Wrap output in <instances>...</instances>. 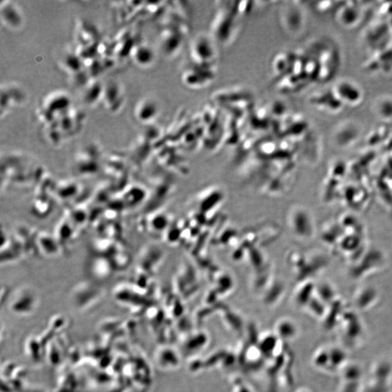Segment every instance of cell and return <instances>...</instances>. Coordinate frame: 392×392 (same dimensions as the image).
I'll use <instances>...</instances> for the list:
<instances>
[{"label": "cell", "mask_w": 392, "mask_h": 392, "mask_svg": "<svg viewBox=\"0 0 392 392\" xmlns=\"http://www.w3.org/2000/svg\"><path fill=\"white\" fill-rule=\"evenodd\" d=\"M333 90L343 105L355 106L361 103L363 98L360 87L350 81H340L335 85Z\"/></svg>", "instance_id": "6da1fadb"}, {"label": "cell", "mask_w": 392, "mask_h": 392, "mask_svg": "<svg viewBox=\"0 0 392 392\" xmlns=\"http://www.w3.org/2000/svg\"><path fill=\"white\" fill-rule=\"evenodd\" d=\"M375 112L384 120L392 119V99H382L375 104Z\"/></svg>", "instance_id": "7a4b0ae2"}, {"label": "cell", "mask_w": 392, "mask_h": 392, "mask_svg": "<svg viewBox=\"0 0 392 392\" xmlns=\"http://www.w3.org/2000/svg\"><path fill=\"white\" fill-rule=\"evenodd\" d=\"M292 324L289 322H281L278 326V331L279 334L284 338H290L291 334L288 331H291L295 333Z\"/></svg>", "instance_id": "3957f363"}]
</instances>
